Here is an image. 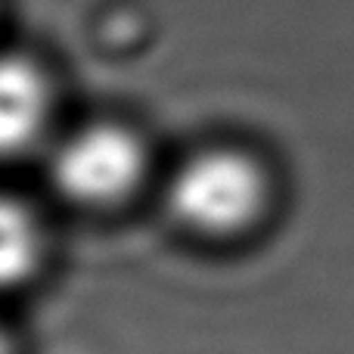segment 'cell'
<instances>
[{
  "instance_id": "6da1fadb",
  "label": "cell",
  "mask_w": 354,
  "mask_h": 354,
  "mask_svg": "<svg viewBox=\"0 0 354 354\" xmlns=\"http://www.w3.org/2000/svg\"><path fill=\"white\" fill-rule=\"evenodd\" d=\"M159 208L196 249L239 255L264 245L289 212V171L252 134H212L162 168Z\"/></svg>"
},
{
  "instance_id": "7a4b0ae2",
  "label": "cell",
  "mask_w": 354,
  "mask_h": 354,
  "mask_svg": "<svg viewBox=\"0 0 354 354\" xmlns=\"http://www.w3.org/2000/svg\"><path fill=\"white\" fill-rule=\"evenodd\" d=\"M162 168L156 165L149 137L118 118L81 124L62 137L50 156L56 189L81 208L128 205L149 187H159Z\"/></svg>"
},
{
  "instance_id": "3957f363",
  "label": "cell",
  "mask_w": 354,
  "mask_h": 354,
  "mask_svg": "<svg viewBox=\"0 0 354 354\" xmlns=\"http://www.w3.org/2000/svg\"><path fill=\"white\" fill-rule=\"evenodd\" d=\"M53 115V91L35 59L0 53V159H16L44 140Z\"/></svg>"
},
{
  "instance_id": "277c9868",
  "label": "cell",
  "mask_w": 354,
  "mask_h": 354,
  "mask_svg": "<svg viewBox=\"0 0 354 354\" xmlns=\"http://www.w3.org/2000/svg\"><path fill=\"white\" fill-rule=\"evenodd\" d=\"M47 255V236L25 202L0 196V292L35 280Z\"/></svg>"
},
{
  "instance_id": "5b68a950",
  "label": "cell",
  "mask_w": 354,
  "mask_h": 354,
  "mask_svg": "<svg viewBox=\"0 0 354 354\" xmlns=\"http://www.w3.org/2000/svg\"><path fill=\"white\" fill-rule=\"evenodd\" d=\"M0 354H12V342H10V336H6L3 330H0Z\"/></svg>"
}]
</instances>
